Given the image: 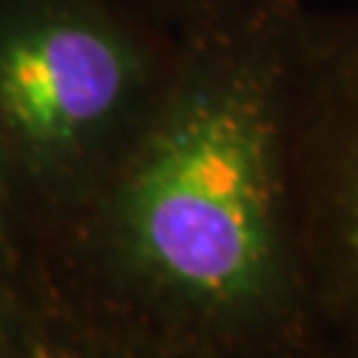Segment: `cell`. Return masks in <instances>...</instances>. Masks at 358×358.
Returning <instances> with one entry per match:
<instances>
[{
  "label": "cell",
  "instance_id": "cell-3",
  "mask_svg": "<svg viewBox=\"0 0 358 358\" xmlns=\"http://www.w3.org/2000/svg\"><path fill=\"white\" fill-rule=\"evenodd\" d=\"M292 165L306 263L358 287V8L300 13Z\"/></svg>",
  "mask_w": 358,
  "mask_h": 358
},
{
  "label": "cell",
  "instance_id": "cell-2",
  "mask_svg": "<svg viewBox=\"0 0 358 358\" xmlns=\"http://www.w3.org/2000/svg\"><path fill=\"white\" fill-rule=\"evenodd\" d=\"M176 56L178 32L120 0H0V136L45 183L109 176Z\"/></svg>",
  "mask_w": 358,
  "mask_h": 358
},
{
  "label": "cell",
  "instance_id": "cell-4",
  "mask_svg": "<svg viewBox=\"0 0 358 358\" xmlns=\"http://www.w3.org/2000/svg\"><path fill=\"white\" fill-rule=\"evenodd\" d=\"M120 3L143 13L146 19H152L157 24L180 32L183 27H189L196 19L210 16L226 6H234L239 0H120Z\"/></svg>",
  "mask_w": 358,
  "mask_h": 358
},
{
  "label": "cell",
  "instance_id": "cell-1",
  "mask_svg": "<svg viewBox=\"0 0 358 358\" xmlns=\"http://www.w3.org/2000/svg\"><path fill=\"white\" fill-rule=\"evenodd\" d=\"M303 8L239 0L183 27L165 93L106 176L115 257L207 329L273 316L306 263L292 165Z\"/></svg>",
  "mask_w": 358,
  "mask_h": 358
}]
</instances>
